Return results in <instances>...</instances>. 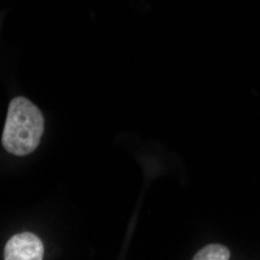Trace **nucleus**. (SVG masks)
Masks as SVG:
<instances>
[{"instance_id":"2","label":"nucleus","mask_w":260,"mask_h":260,"mask_svg":"<svg viewBox=\"0 0 260 260\" xmlns=\"http://www.w3.org/2000/svg\"><path fill=\"white\" fill-rule=\"evenodd\" d=\"M44 257V245L31 232H22L11 237L5 246L7 260H41Z\"/></svg>"},{"instance_id":"3","label":"nucleus","mask_w":260,"mask_h":260,"mask_svg":"<svg viewBox=\"0 0 260 260\" xmlns=\"http://www.w3.org/2000/svg\"><path fill=\"white\" fill-rule=\"evenodd\" d=\"M231 257V252L228 248H224L223 245H207L206 248H203L201 251H198L195 254V260H228Z\"/></svg>"},{"instance_id":"1","label":"nucleus","mask_w":260,"mask_h":260,"mask_svg":"<svg viewBox=\"0 0 260 260\" xmlns=\"http://www.w3.org/2000/svg\"><path fill=\"white\" fill-rule=\"evenodd\" d=\"M44 133V117L27 99L16 97L8 106L4 128V147L8 153L25 156L33 153Z\"/></svg>"}]
</instances>
